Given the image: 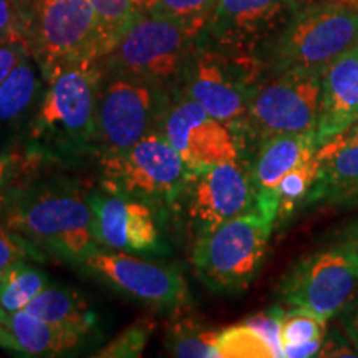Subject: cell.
<instances>
[{"instance_id": "obj_21", "label": "cell", "mask_w": 358, "mask_h": 358, "mask_svg": "<svg viewBox=\"0 0 358 358\" xmlns=\"http://www.w3.org/2000/svg\"><path fill=\"white\" fill-rule=\"evenodd\" d=\"M24 310L83 337L95 327V313L90 310L82 295L71 289L47 285L37 297L29 302Z\"/></svg>"}, {"instance_id": "obj_24", "label": "cell", "mask_w": 358, "mask_h": 358, "mask_svg": "<svg viewBox=\"0 0 358 358\" xmlns=\"http://www.w3.org/2000/svg\"><path fill=\"white\" fill-rule=\"evenodd\" d=\"M45 287L47 275L25 261L0 271V302L7 313L24 310Z\"/></svg>"}, {"instance_id": "obj_39", "label": "cell", "mask_w": 358, "mask_h": 358, "mask_svg": "<svg viewBox=\"0 0 358 358\" xmlns=\"http://www.w3.org/2000/svg\"><path fill=\"white\" fill-rule=\"evenodd\" d=\"M322 345H324V340H313V342L301 343V345H287L282 348V357H287V358L319 357Z\"/></svg>"}, {"instance_id": "obj_18", "label": "cell", "mask_w": 358, "mask_h": 358, "mask_svg": "<svg viewBox=\"0 0 358 358\" xmlns=\"http://www.w3.org/2000/svg\"><path fill=\"white\" fill-rule=\"evenodd\" d=\"M319 176L308 192L306 206L358 204V124L327 141L317 151Z\"/></svg>"}, {"instance_id": "obj_13", "label": "cell", "mask_w": 358, "mask_h": 358, "mask_svg": "<svg viewBox=\"0 0 358 358\" xmlns=\"http://www.w3.org/2000/svg\"><path fill=\"white\" fill-rule=\"evenodd\" d=\"M306 0H219L201 38L231 55L261 58Z\"/></svg>"}, {"instance_id": "obj_37", "label": "cell", "mask_w": 358, "mask_h": 358, "mask_svg": "<svg viewBox=\"0 0 358 358\" xmlns=\"http://www.w3.org/2000/svg\"><path fill=\"white\" fill-rule=\"evenodd\" d=\"M338 320L347 338L350 340L353 347L358 350V290L352 297V301L340 310Z\"/></svg>"}, {"instance_id": "obj_34", "label": "cell", "mask_w": 358, "mask_h": 358, "mask_svg": "<svg viewBox=\"0 0 358 358\" xmlns=\"http://www.w3.org/2000/svg\"><path fill=\"white\" fill-rule=\"evenodd\" d=\"M0 42L25 43L19 15L12 0H0Z\"/></svg>"}, {"instance_id": "obj_11", "label": "cell", "mask_w": 358, "mask_h": 358, "mask_svg": "<svg viewBox=\"0 0 358 358\" xmlns=\"http://www.w3.org/2000/svg\"><path fill=\"white\" fill-rule=\"evenodd\" d=\"M256 189L243 159L187 168L173 206L185 213L196 237L256 208Z\"/></svg>"}, {"instance_id": "obj_4", "label": "cell", "mask_w": 358, "mask_h": 358, "mask_svg": "<svg viewBox=\"0 0 358 358\" xmlns=\"http://www.w3.org/2000/svg\"><path fill=\"white\" fill-rule=\"evenodd\" d=\"M45 82L71 64L103 57L90 0H12Z\"/></svg>"}, {"instance_id": "obj_30", "label": "cell", "mask_w": 358, "mask_h": 358, "mask_svg": "<svg viewBox=\"0 0 358 358\" xmlns=\"http://www.w3.org/2000/svg\"><path fill=\"white\" fill-rule=\"evenodd\" d=\"M153 322L141 319L129 325L127 330H123L115 340L101 348L100 353L95 357L103 358H122V357H138L145 350L150 335L153 332Z\"/></svg>"}, {"instance_id": "obj_27", "label": "cell", "mask_w": 358, "mask_h": 358, "mask_svg": "<svg viewBox=\"0 0 358 358\" xmlns=\"http://www.w3.org/2000/svg\"><path fill=\"white\" fill-rule=\"evenodd\" d=\"M217 2L219 0H136V8L159 13L203 34Z\"/></svg>"}, {"instance_id": "obj_8", "label": "cell", "mask_w": 358, "mask_h": 358, "mask_svg": "<svg viewBox=\"0 0 358 358\" xmlns=\"http://www.w3.org/2000/svg\"><path fill=\"white\" fill-rule=\"evenodd\" d=\"M322 73L315 70H289L262 78L250 100L248 118L234 131L241 153L268 136L317 133L322 100Z\"/></svg>"}, {"instance_id": "obj_14", "label": "cell", "mask_w": 358, "mask_h": 358, "mask_svg": "<svg viewBox=\"0 0 358 358\" xmlns=\"http://www.w3.org/2000/svg\"><path fill=\"white\" fill-rule=\"evenodd\" d=\"M87 268L128 297L148 306L182 308L189 303L187 282L176 268L95 245L82 261Z\"/></svg>"}, {"instance_id": "obj_42", "label": "cell", "mask_w": 358, "mask_h": 358, "mask_svg": "<svg viewBox=\"0 0 358 358\" xmlns=\"http://www.w3.org/2000/svg\"><path fill=\"white\" fill-rule=\"evenodd\" d=\"M134 3H136V0H134Z\"/></svg>"}, {"instance_id": "obj_15", "label": "cell", "mask_w": 358, "mask_h": 358, "mask_svg": "<svg viewBox=\"0 0 358 358\" xmlns=\"http://www.w3.org/2000/svg\"><path fill=\"white\" fill-rule=\"evenodd\" d=\"M161 133L187 168L243 159L236 133L179 90L163 116Z\"/></svg>"}, {"instance_id": "obj_29", "label": "cell", "mask_w": 358, "mask_h": 358, "mask_svg": "<svg viewBox=\"0 0 358 358\" xmlns=\"http://www.w3.org/2000/svg\"><path fill=\"white\" fill-rule=\"evenodd\" d=\"M324 319L302 308H289L284 310L280 319V340L282 348L287 345H301V343L324 340L327 325Z\"/></svg>"}, {"instance_id": "obj_10", "label": "cell", "mask_w": 358, "mask_h": 358, "mask_svg": "<svg viewBox=\"0 0 358 358\" xmlns=\"http://www.w3.org/2000/svg\"><path fill=\"white\" fill-rule=\"evenodd\" d=\"M103 187L148 204H174L187 166L161 131L143 136L128 150L101 155Z\"/></svg>"}, {"instance_id": "obj_38", "label": "cell", "mask_w": 358, "mask_h": 358, "mask_svg": "<svg viewBox=\"0 0 358 358\" xmlns=\"http://www.w3.org/2000/svg\"><path fill=\"white\" fill-rule=\"evenodd\" d=\"M319 357H358V350L353 347L350 340H343L335 330L329 338H324Z\"/></svg>"}, {"instance_id": "obj_32", "label": "cell", "mask_w": 358, "mask_h": 358, "mask_svg": "<svg viewBox=\"0 0 358 358\" xmlns=\"http://www.w3.org/2000/svg\"><path fill=\"white\" fill-rule=\"evenodd\" d=\"M34 256H38L37 250H34V245L0 221V271Z\"/></svg>"}, {"instance_id": "obj_2", "label": "cell", "mask_w": 358, "mask_h": 358, "mask_svg": "<svg viewBox=\"0 0 358 358\" xmlns=\"http://www.w3.org/2000/svg\"><path fill=\"white\" fill-rule=\"evenodd\" d=\"M357 45V6L306 0L262 55L264 78L289 70L324 71Z\"/></svg>"}, {"instance_id": "obj_1", "label": "cell", "mask_w": 358, "mask_h": 358, "mask_svg": "<svg viewBox=\"0 0 358 358\" xmlns=\"http://www.w3.org/2000/svg\"><path fill=\"white\" fill-rule=\"evenodd\" d=\"M0 221L32 245L69 261L82 262L98 245L88 196L71 185L27 181L8 199Z\"/></svg>"}, {"instance_id": "obj_19", "label": "cell", "mask_w": 358, "mask_h": 358, "mask_svg": "<svg viewBox=\"0 0 358 358\" xmlns=\"http://www.w3.org/2000/svg\"><path fill=\"white\" fill-rule=\"evenodd\" d=\"M358 123V45L322 73L317 140L320 146Z\"/></svg>"}, {"instance_id": "obj_43", "label": "cell", "mask_w": 358, "mask_h": 358, "mask_svg": "<svg viewBox=\"0 0 358 358\" xmlns=\"http://www.w3.org/2000/svg\"><path fill=\"white\" fill-rule=\"evenodd\" d=\"M355 124H358V123H355Z\"/></svg>"}, {"instance_id": "obj_12", "label": "cell", "mask_w": 358, "mask_h": 358, "mask_svg": "<svg viewBox=\"0 0 358 358\" xmlns=\"http://www.w3.org/2000/svg\"><path fill=\"white\" fill-rule=\"evenodd\" d=\"M358 290V274L345 249L330 243L295 261L279 284V299L329 320L352 301Z\"/></svg>"}, {"instance_id": "obj_3", "label": "cell", "mask_w": 358, "mask_h": 358, "mask_svg": "<svg viewBox=\"0 0 358 358\" xmlns=\"http://www.w3.org/2000/svg\"><path fill=\"white\" fill-rule=\"evenodd\" d=\"M199 35L181 22L138 8L124 32L100 58L101 70L178 90Z\"/></svg>"}, {"instance_id": "obj_23", "label": "cell", "mask_w": 358, "mask_h": 358, "mask_svg": "<svg viewBox=\"0 0 358 358\" xmlns=\"http://www.w3.org/2000/svg\"><path fill=\"white\" fill-rule=\"evenodd\" d=\"M217 332L206 329L194 317L179 315L168 325L164 345L171 357L211 358L216 355Z\"/></svg>"}, {"instance_id": "obj_17", "label": "cell", "mask_w": 358, "mask_h": 358, "mask_svg": "<svg viewBox=\"0 0 358 358\" xmlns=\"http://www.w3.org/2000/svg\"><path fill=\"white\" fill-rule=\"evenodd\" d=\"M320 143L317 133L275 134L259 143L249 159L250 178L256 189V208L271 219H277L274 191L280 179L299 164L313 158Z\"/></svg>"}, {"instance_id": "obj_6", "label": "cell", "mask_w": 358, "mask_h": 358, "mask_svg": "<svg viewBox=\"0 0 358 358\" xmlns=\"http://www.w3.org/2000/svg\"><path fill=\"white\" fill-rule=\"evenodd\" d=\"M103 70L98 58L62 69L47 80L48 88L35 116L32 138L45 146L80 151L96 145V106Z\"/></svg>"}, {"instance_id": "obj_25", "label": "cell", "mask_w": 358, "mask_h": 358, "mask_svg": "<svg viewBox=\"0 0 358 358\" xmlns=\"http://www.w3.org/2000/svg\"><path fill=\"white\" fill-rule=\"evenodd\" d=\"M317 176H319V159L315 155L280 179L274 191L277 204L275 222H285L292 217L295 209L306 206L307 196Z\"/></svg>"}, {"instance_id": "obj_40", "label": "cell", "mask_w": 358, "mask_h": 358, "mask_svg": "<svg viewBox=\"0 0 358 358\" xmlns=\"http://www.w3.org/2000/svg\"><path fill=\"white\" fill-rule=\"evenodd\" d=\"M0 348H6V350L22 353L20 343L17 342L15 335L12 334V330L8 329L7 324L0 322Z\"/></svg>"}, {"instance_id": "obj_26", "label": "cell", "mask_w": 358, "mask_h": 358, "mask_svg": "<svg viewBox=\"0 0 358 358\" xmlns=\"http://www.w3.org/2000/svg\"><path fill=\"white\" fill-rule=\"evenodd\" d=\"M216 355L219 358H272L275 352L257 330L244 322L217 334Z\"/></svg>"}, {"instance_id": "obj_9", "label": "cell", "mask_w": 358, "mask_h": 358, "mask_svg": "<svg viewBox=\"0 0 358 358\" xmlns=\"http://www.w3.org/2000/svg\"><path fill=\"white\" fill-rule=\"evenodd\" d=\"M178 90L122 75L103 73L96 106V145L103 155L128 150L143 136L161 131Z\"/></svg>"}, {"instance_id": "obj_36", "label": "cell", "mask_w": 358, "mask_h": 358, "mask_svg": "<svg viewBox=\"0 0 358 358\" xmlns=\"http://www.w3.org/2000/svg\"><path fill=\"white\" fill-rule=\"evenodd\" d=\"M334 243L345 249L358 274V217L355 221L345 224L338 232H335Z\"/></svg>"}, {"instance_id": "obj_28", "label": "cell", "mask_w": 358, "mask_h": 358, "mask_svg": "<svg viewBox=\"0 0 358 358\" xmlns=\"http://www.w3.org/2000/svg\"><path fill=\"white\" fill-rule=\"evenodd\" d=\"M96 17L98 35L103 47V55L124 32L133 15L136 13L134 0H90Z\"/></svg>"}, {"instance_id": "obj_22", "label": "cell", "mask_w": 358, "mask_h": 358, "mask_svg": "<svg viewBox=\"0 0 358 358\" xmlns=\"http://www.w3.org/2000/svg\"><path fill=\"white\" fill-rule=\"evenodd\" d=\"M38 90V73L32 55H29L0 83V128L19 123L22 116L32 108Z\"/></svg>"}, {"instance_id": "obj_16", "label": "cell", "mask_w": 358, "mask_h": 358, "mask_svg": "<svg viewBox=\"0 0 358 358\" xmlns=\"http://www.w3.org/2000/svg\"><path fill=\"white\" fill-rule=\"evenodd\" d=\"M93 211V237L106 249L145 252L159 244L153 209L145 201L95 192L88 198Z\"/></svg>"}, {"instance_id": "obj_33", "label": "cell", "mask_w": 358, "mask_h": 358, "mask_svg": "<svg viewBox=\"0 0 358 358\" xmlns=\"http://www.w3.org/2000/svg\"><path fill=\"white\" fill-rule=\"evenodd\" d=\"M284 308L274 307L271 310L256 313V315L249 317L245 320V324L252 327L254 330H257L264 338L271 343V347L274 348L275 357H282V340H280V319Z\"/></svg>"}, {"instance_id": "obj_35", "label": "cell", "mask_w": 358, "mask_h": 358, "mask_svg": "<svg viewBox=\"0 0 358 358\" xmlns=\"http://www.w3.org/2000/svg\"><path fill=\"white\" fill-rule=\"evenodd\" d=\"M29 55V47L24 42H0V83Z\"/></svg>"}, {"instance_id": "obj_7", "label": "cell", "mask_w": 358, "mask_h": 358, "mask_svg": "<svg viewBox=\"0 0 358 358\" xmlns=\"http://www.w3.org/2000/svg\"><path fill=\"white\" fill-rule=\"evenodd\" d=\"M264 78L256 58L231 55L198 38L178 90L232 131L244 127L250 100Z\"/></svg>"}, {"instance_id": "obj_41", "label": "cell", "mask_w": 358, "mask_h": 358, "mask_svg": "<svg viewBox=\"0 0 358 358\" xmlns=\"http://www.w3.org/2000/svg\"><path fill=\"white\" fill-rule=\"evenodd\" d=\"M8 319H10V313L6 312V308H3L2 302H0V322H3V324L8 325Z\"/></svg>"}, {"instance_id": "obj_31", "label": "cell", "mask_w": 358, "mask_h": 358, "mask_svg": "<svg viewBox=\"0 0 358 358\" xmlns=\"http://www.w3.org/2000/svg\"><path fill=\"white\" fill-rule=\"evenodd\" d=\"M32 161L15 151H0V213L12 194L27 182Z\"/></svg>"}, {"instance_id": "obj_5", "label": "cell", "mask_w": 358, "mask_h": 358, "mask_svg": "<svg viewBox=\"0 0 358 358\" xmlns=\"http://www.w3.org/2000/svg\"><path fill=\"white\" fill-rule=\"evenodd\" d=\"M274 226V219L254 208L196 237V275L217 294L243 292L261 271Z\"/></svg>"}, {"instance_id": "obj_20", "label": "cell", "mask_w": 358, "mask_h": 358, "mask_svg": "<svg viewBox=\"0 0 358 358\" xmlns=\"http://www.w3.org/2000/svg\"><path fill=\"white\" fill-rule=\"evenodd\" d=\"M8 329L20 343L27 357H55L71 350L83 340V335L64 327L53 325L27 310L10 313Z\"/></svg>"}]
</instances>
